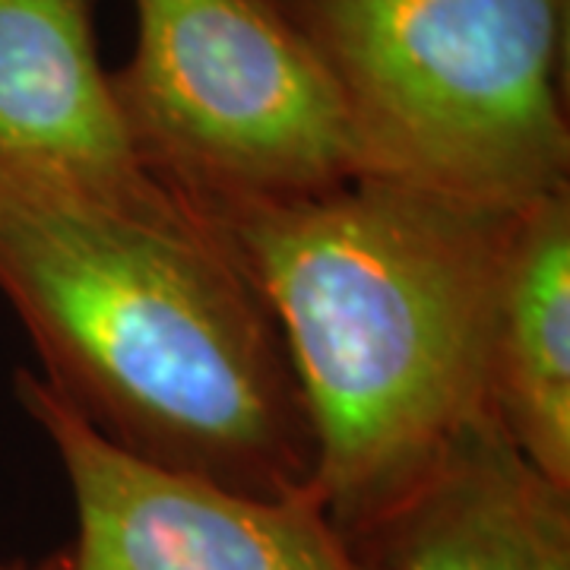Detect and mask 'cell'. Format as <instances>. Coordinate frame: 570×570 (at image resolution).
Listing matches in <instances>:
<instances>
[{"label": "cell", "mask_w": 570, "mask_h": 570, "mask_svg": "<svg viewBox=\"0 0 570 570\" xmlns=\"http://www.w3.org/2000/svg\"><path fill=\"white\" fill-rule=\"evenodd\" d=\"M0 295L41 381L108 444L245 494L311 489L279 326L216 225L159 181L0 178Z\"/></svg>", "instance_id": "cell-1"}, {"label": "cell", "mask_w": 570, "mask_h": 570, "mask_svg": "<svg viewBox=\"0 0 570 570\" xmlns=\"http://www.w3.org/2000/svg\"><path fill=\"white\" fill-rule=\"evenodd\" d=\"M517 213L355 178L206 216L279 326L317 450L311 489L348 539L498 425L491 326Z\"/></svg>", "instance_id": "cell-2"}, {"label": "cell", "mask_w": 570, "mask_h": 570, "mask_svg": "<svg viewBox=\"0 0 570 570\" xmlns=\"http://www.w3.org/2000/svg\"><path fill=\"white\" fill-rule=\"evenodd\" d=\"M346 108L358 178L517 213L570 187V0H279Z\"/></svg>", "instance_id": "cell-3"}, {"label": "cell", "mask_w": 570, "mask_h": 570, "mask_svg": "<svg viewBox=\"0 0 570 570\" xmlns=\"http://www.w3.org/2000/svg\"><path fill=\"white\" fill-rule=\"evenodd\" d=\"M111 73L142 171L200 216L311 200L358 178L346 108L279 0H134Z\"/></svg>", "instance_id": "cell-4"}, {"label": "cell", "mask_w": 570, "mask_h": 570, "mask_svg": "<svg viewBox=\"0 0 570 570\" xmlns=\"http://www.w3.org/2000/svg\"><path fill=\"white\" fill-rule=\"evenodd\" d=\"M13 390L73 498L61 570H371L314 489L261 498L156 466L108 444L36 371Z\"/></svg>", "instance_id": "cell-5"}, {"label": "cell", "mask_w": 570, "mask_h": 570, "mask_svg": "<svg viewBox=\"0 0 570 570\" xmlns=\"http://www.w3.org/2000/svg\"><path fill=\"white\" fill-rule=\"evenodd\" d=\"M0 178L102 194L156 184L124 134L92 0H0Z\"/></svg>", "instance_id": "cell-6"}, {"label": "cell", "mask_w": 570, "mask_h": 570, "mask_svg": "<svg viewBox=\"0 0 570 570\" xmlns=\"http://www.w3.org/2000/svg\"><path fill=\"white\" fill-rule=\"evenodd\" d=\"M352 542L371 570H570V489L482 425Z\"/></svg>", "instance_id": "cell-7"}, {"label": "cell", "mask_w": 570, "mask_h": 570, "mask_svg": "<svg viewBox=\"0 0 570 570\" xmlns=\"http://www.w3.org/2000/svg\"><path fill=\"white\" fill-rule=\"evenodd\" d=\"M494 422L520 456L570 489V187L510 225L491 326Z\"/></svg>", "instance_id": "cell-8"}, {"label": "cell", "mask_w": 570, "mask_h": 570, "mask_svg": "<svg viewBox=\"0 0 570 570\" xmlns=\"http://www.w3.org/2000/svg\"><path fill=\"white\" fill-rule=\"evenodd\" d=\"M29 570H61V551L51 554V558H45L39 564H29Z\"/></svg>", "instance_id": "cell-9"}, {"label": "cell", "mask_w": 570, "mask_h": 570, "mask_svg": "<svg viewBox=\"0 0 570 570\" xmlns=\"http://www.w3.org/2000/svg\"><path fill=\"white\" fill-rule=\"evenodd\" d=\"M0 570H29V564H26V561H3V568Z\"/></svg>", "instance_id": "cell-10"}, {"label": "cell", "mask_w": 570, "mask_h": 570, "mask_svg": "<svg viewBox=\"0 0 570 570\" xmlns=\"http://www.w3.org/2000/svg\"><path fill=\"white\" fill-rule=\"evenodd\" d=\"M0 568H3V561H0Z\"/></svg>", "instance_id": "cell-11"}]
</instances>
